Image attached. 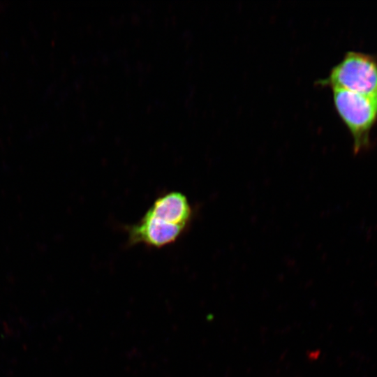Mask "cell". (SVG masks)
Listing matches in <instances>:
<instances>
[{"mask_svg": "<svg viewBox=\"0 0 377 377\" xmlns=\"http://www.w3.org/2000/svg\"><path fill=\"white\" fill-rule=\"evenodd\" d=\"M316 84L377 100V62L369 55L348 52L329 76Z\"/></svg>", "mask_w": 377, "mask_h": 377, "instance_id": "1", "label": "cell"}, {"mask_svg": "<svg viewBox=\"0 0 377 377\" xmlns=\"http://www.w3.org/2000/svg\"><path fill=\"white\" fill-rule=\"evenodd\" d=\"M335 108L352 134L354 151L369 146V132L377 119V100L342 89H333Z\"/></svg>", "mask_w": 377, "mask_h": 377, "instance_id": "2", "label": "cell"}, {"mask_svg": "<svg viewBox=\"0 0 377 377\" xmlns=\"http://www.w3.org/2000/svg\"><path fill=\"white\" fill-rule=\"evenodd\" d=\"M186 229L164 218L147 213L138 222L126 228L130 246L143 244L155 249L172 244L181 237Z\"/></svg>", "mask_w": 377, "mask_h": 377, "instance_id": "3", "label": "cell"}, {"mask_svg": "<svg viewBox=\"0 0 377 377\" xmlns=\"http://www.w3.org/2000/svg\"><path fill=\"white\" fill-rule=\"evenodd\" d=\"M146 213L166 219L186 228L192 218V208L187 197L178 191H169L158 196Z\"/></svg>", "mask_w": 377, "mask_h": 377, "instance_id": "4", "label": "cell"}]
</instances>
